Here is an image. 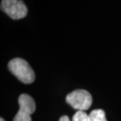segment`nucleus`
<instances>
[{
  "label": "nucleus",
  "mask_w": 121,
  "mask_h": 121,
  "mask_svg": "<svg viewBox=\"0 0 121 121\" xmlns=\"http://www.w3.org/2000/svg\"><path fill=\"white\" fill-rule=\"evenodd\" d=\"M10 71L24 84H31L35 81V76L32 68L27 61L21 58H15L8 63Z\"/></svg>",
  "instance_id": "obj_1"
},
{
  "label": "nucleus",
  "mask_w": 121,
  "mask_h": 121,
  "mask_svg": "<svg viewBox=\"0 0 121 121\" xmlns=\"http://www.w3.org/2000/svg\"><path fill=\"white\" fill-rule=\"evenodd\" d=\"M66 102L78 111H85L91 106L92 96L86 90H75L66 96Z\"/></svg>",
  "instance_id": "obj_2"
},
{
  "label": "nucleus",
  "mask_w": 121,
  "mask_h": 121,
  "mask_svg": "<svg viewBox=\"0 0 121 121\" xmlns=\"http://www.w3.org/2000/svg\"><path fill=\"white\" fill-rule=\"evenodd\" d=\"M1 10L14 20L26 17L28 8L22 0H2Z\"/></svg>",
  "instance_id": "obj_3"
},
{
  "label": "nucleus",
  "mask_w": 121,
  "mask_h": 121,
  "mask_svg": "<svg viewBox=\"0 0 121 121\" xmlns=\"http://www.w3.org/2000/svg\"><path fill=\"white\" fill-rule=\"evenodd\" d=\"M19 111L14 118V121H32L31 115L35 111L34 99L27 94H22L18 99Z\"/></svg>",
  "instance_id": "obj_4"
},
{
  "label": "nucleus",
  "mask_w": 121,
  "mask_h": 121,
  "mask_svg": "<svg viewBox=\"0 0 121 121\" xmlns=\"http://www.w3.org/2000/svg\"><path fill=\"white\" fill-rule=\"evenodd\" d=\"M91 121H107L105 112L102 109H94L89 114Z\"/></svg>",
  "instance_id": "obj_5"
},
{
  "label": "nucleus",
  "mask_w": 121,
  "mask_h": 121,
  "mask_svg": "<svg viewBox=\"0 0 121 121\" xmlns=\"http://www.w3.org/2000/svg\"><path fill=\"white\" fill-rule=\"evenodd\" d=\"M73 121H91L90 117L84 111H77L73 117Z\"/></svg>",
  "instance_id": "obj_6"
},
{
  "label": "nucleus",
  "mask_w": 121,
  "mask_h": 121,
  "mask_svg": "<svg viewBox=\"0 0 121 121\" xmlns=\"http://www.w3.org/2000/svg\"><path fill=\"white\" fill-rule=\"evenodd\" d=\"M59 121H70V120H69L68 117H67V116H62V117L60 118Z\"/></svg>",
  "instance_id": "obj_7"
},
{
  "label": "nucleus",
  "mask_w": 121,
  "mask_h": 121,
  "mask_svg": "<svg viewBox=\"0 0 121 121\" xmlns=\"http://www.w3.org/2000/svg\"><path fill=\"white\" fill-rule=\"evenodd\" d=\"M0 121H5V120H3V118H1V119H0Z\"/></svg>",
  "instance_id": "obj_8"
}]
</instances>
